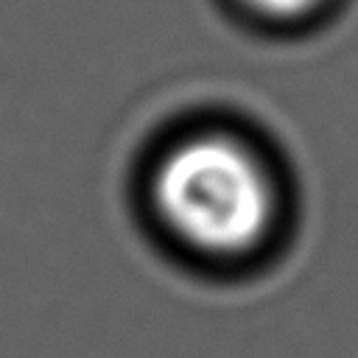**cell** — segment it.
<instances>
[{
  "mask_svg": "<svg viewBox=\"0 0 358 358\" xmlns=\"http://www.w3.org/2000/svg\"><path fill=\"white\" fill-rule=\"evenodd\" d=\"M145 207L171 246L201 260L257 252L277 221V185L243 137L196 129L168 140L145 173Z\"/></svg>",
  "mask_w": 358,
  "mask_h": 358,
  "instance_id": "cell-1",
  "label": "cell"
},
{
  "mask_svg": "<svg viewBox=\"0 0 358 358\" xmlns=\"http://www.w3.org/2000/svg\"><path fill=\"white\" fill-rule=\"evenodd\" d=\"M246 11L271 20V22H288L305 17L319 0H238Z\"/></svg>",
  "mask_w": 358,
  "mask_h": 358,
  "instance_id": "cell-2",
  "label": "cell"
}]
</instances>
